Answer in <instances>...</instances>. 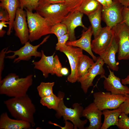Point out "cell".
Masks as SVG:
<instances>
[{
  "instance_id": "obj_36",
  "label": "cell",
  "mask_w": 129,
  "mask_h": 129,
  "mask_svg": "<svg viewBox=\"0 0 129 129\" xmlns=\"http://www.w3.org/2000/svg\"><path fill=\"white\" fill-rule=\"evenodd\" d=\"M9 16L7 11L4 9L0 8V20L1 21L9 22Z\"/></svg>"
},
{
  "instance_id": "obj_9",
  "label": "cell",
  "mask_w": 129,
  "mask_h": 129,
  "mask_svg": "<svg viewBox=\"0 0 129 129\" xmlns=\"http://www.w3.org/2000/svg\"><path fill=\"white\" fill-rule=\"evenodd\" d=\"M124 6L118 0H113L112 3L102 7V20L106 26L112 28L122 22V14Z\"/></svg>"
},
{
  "instance_id": "obj_41",
  "label": "cell",
  "mask_w": 129,
  "mask_h": 129,
  "mask_svg": "<svg viewBox=\"0 0 129 129\" xmlns=\"http://www.w3.org/2000/svg\"><path fill=\"white\" fill-rule=\"evenodd\" d=\"M118 0L124 7H127L129 5V0Z\"/></svg>"
},
{
  "instance_id": "obj_30",
  "label": "cell",
  "mask_w": 129,
  "mask_h": 129,
  "mask_svg": "<svg viewBox=\"0 0 129 129\" xmlns=\"http://www.w3.org/2000/svg\"><path fill=\"white\" fill-rule=\"evenodd\" d=\"M118 118L117 127L120 129H129V117L127 115L121 112Z\"/></svg>"
},
{
  "instance_id": "obj_16",
  "label": "cell",
  "mask_w": 129,
  "mask_h": 129,
  "mask_svg": "<svg viewBox=\"0 0 129 129\" xmlns=\"http://www.w3.org/2000/svg\"><path fill=\"white\" fill-rule=\"evenodd\" d=\"M102 111L100 110L93 102L84 109L82 117L86 118L90 122L86 129H100L102 124L101 122Z\"/></svg>"
},
{
  "instance_id": "obj_12",
  "label": "cell",
  "mask_w": 129,
  "mask_h": 129,
  "mask_svg": "<svg viewBox=\"0 0 129 129\" xmlns=\"http://www.w3.org/2000/svg\"><path fill=\"white\" fill-rule=\"evenodd\" d=\"M104 64L102 59L100 56L98 57L90 71L78 79L77 81L81 83V87L85 94L87 92L89 87L93 86V81L97 75H100L101 78L105 77V70L103 67Z\"/></svg>"
},
{
  "instance_id": "obj_13",
  "label": "cell",
  "mask_w": 129,
  "mask_h": 129,
  "mask_svg": "<svg viewBox=\"0 0 129 129\" xmlns=\"http://www.w3.org/2000/svg\"><path fill=\"white\" fill-rule=\"evenodd\" d=\"M113 36L111 28L107 26L102 27L91 42L92 51L99 56L101 55L109 45Z\"/></svg>"
},
{
  "instance_id": "obj_3",
  "label": "cell",
  "mask_w": 129,
  "mask_h": 129,
  "mask_svg": "<svg viewBox=\"0 0 129 129\" xmlns=\"http://www.w3.org/2000/svg\"><path fill=\"white\" fill-rule=\"evenodd\" d=\"M33 77L32 74L20 78L14 73L8 74L0 81V94L12 97L26 95L32 84Z\"/></svg>"
},
{
  "instance_id": "obj_26",
  "label": "cell",
  "mask_w": 129,
  "mask_h": 129,
  "mask_svg": "<svg viewBox=\"0 0 129 129\" xmlns=\"http://www.w3.org/2000/svg\"><path fill=\"white\" fill-rule=\"evenodd\" d=\"M60 100L59 97L56 96L54 94L49 96L41 98L40 102L43 106L56 111L58 109Z\"/></svg>"
},
{
  "instance_id": "obj_42",
  "label": "cell",
  "mask_w": 129,
  "mask_h": 129,
  "mask_svg": "<svg viewBox=\"0 0 129 129\" xmlns=\"http://www.w3.org/2000/svg\"><path fill=\"white\" fill-rule=\"evenodd\" d=\"M102 6V7H105L107 6L108 5L105 0H96Z\"/></svg>"
},
{
  "instance_id": "obj_10",
  "label": "cell",
  "mask_w": 129,
  "mask_h": 129,
  "mask_svg": "<svg viewBox=\"0 0 129 129\" xmlns=\"http://www.w3.org/2000/svg\"><path fill=\"white\" fill-rule=\"evenodd\" d=\"M64 53L69 60L71 68V73L67 77L69 82L74 83L78 79L77 67L79 59L83 54V50L80 48L65 45L59 50Z\"/></svg>"
},
{
  "instance_id": "obj_1",
  "label": "cell",
  "mask_w": 129,
  "mask_h": 129,
  "mask_svg": "<svg viewBox=\"0 0 129 129\" xmlns=\"http://www.w3.org/2000/svg\"><path fill=\"white\" fill-rule=\"evenodd\" d=\"M84 0H70L47 5L39 6L35 10L52 26L61 23L70 12L78 10Z\"/></svg>"
},
{
  "instance_id": "obj_39",
  "label": "cell",
  "mask_w": 129,
  "mask_h": 129,
  "mask_svg": "<svg viewBox=\"0 0 129 129\" xmlns=\"http://www.w3.org/2000/svg\"><path fill=\"white\" fill-rule=\"evenodd\" d=\"M69 72L68 69L65 67H62L61 71V73L62 76L67 75Z\"/></svg>"
},
{
  "instance_id": "obj_11",
  "label": "cell",
  "mask_w": 129,
  "mask_h": 129,
  "mask_svg": "<svg viewBox=\"0 0 129 129\" xmlns=\"http://www.w3.org/2000/svg\"><path fill=\"white\" fill-rule=\"evenodd\" d=\"M26 17V11L20 7L17 8L13 23V29L16 36L19 38L22 44L29 40V31Z\"/></svg>"
},
{
  "instance_id": "obj_27",
  "label": "cell",
  "mask_w": 129,
  "mask_h": 129,
  "mask_svg": "<svg viewBox=\"0 0 129 129\" xmlns=\"http://www.w3.org/2000/svg\"><path fill=\"white\" fill-rule=\"evenodd\" d=\"M54 84V82H41L37 88L39 95L41 98L54 94L53 88Z\"/></svg>"
},
{
  "instance_id": "obj_28",
  "label": "cell",
  "mask_w": 129,
  "mask_h": 129,
  "mask_svg": "<svg viewBox=\"0 0 129 129\" xmlns=\"http://www.w3.org/2000/svg\"><path fill=\"white\" fill-rule=\"evenodd\" d=\"M51 34H54L57 38L68 33L66 26L61 23H58L51 26Z\"/></svg>"
},
{
  "instance_id": "obj_32",
  "label": "cell",
  "mask_w": 129,
  "mask_h": 129,
  "mask_svg": "<svg viewBox=\"0 0 129 129\" xmlns=\"http://www.w3.org/2000/svg\"><path fill=\"white\" fill-rule=\"evenodd\" d=\"M69 37L68 33L65 34L58 38V41L56 44L55 49L58 50L61 48L66 44V43L69 40Z\"/></svg>"
},
{
  "instance_id": "obj_25",
  "label": "cell",
  "mask_w": 129,
  "mask_h": 129,
  "mask_svg": "<svg viewBox=\"0 0 129 129\" xmlns=\"http://www.w3.org/2000/svg\"><path fill=\"white\" fill-rule=\"evenodd\" d=\"M102 7V5L96 0H84L78 10L88 16Z\"/></svg>"
},
{
  "instance_id": "obj_40",
  "label": "cell",
  "mask_w": 129,
  "mask_h": 129,
  "mask_svg": "<svg viewBox=\"0 0 129 129\" xmlns=\"http://www.w3.org/2000/svg\"><path fill=\"white\" fill-rule=\"evenodd\" d=\"M121 81L122 83L124 85L129 84V74L125 78L122 79Z\"/></svg>"
},
{
  "instance_id": "obj_5",
  "label": "cell",
  "mask_w": 129,
  "mask_h": 129,
  "mask_svg": "<svg viewBox=\"0 0 129 129\" xmlns=\"http://www.w3.org/2000/svg\"><path fill=\"white\" fill-rule=\"evenodd\" d=\"M29 29V41L32 42L42 36L51 34V26L45 19L37 12L25 10Z\"/></svg>"
},
{
  "instance_id": "obj_34",
  "label": "cell",
  "mask_w": 129,
  "mask_h": 129,
  "mask_svg": "<svg viewBox=\"0 0 129 129\" xmlns=\"http://www.w3.org/2000/svg\"><path fill=\"white\" fill-rule=\"evenodd\" d=\"M118 108L121 109V112L127 115L129 113V95H127L126 100L120 105Z\"/></svg>"
},
{
  "instance_id": "obj_7",
  "label": "cell",
  "mask_w": 129,
  "mask_h": 129,
  "mask_svg": "<svg viewBox=\"0 0 129 129\" xmlns=\"http://www.w3.org/2000/svg\"><path fill=\"white\" fill-rule=\"evenodd\" d=\"M128 95H115L109 92L99 91L93 94V102L97 107L102 111L104 109H115L126 100Z\"/></svg>"
},
{
  "instance_id": "obj_23",
  "label": "cell",
  "mask_w": 129,
  "mask_h": 129,
  "mask_svg": "<svg viewBox=\"0 0 129 129\" xmlns=\"http://www.w3.org/2000/svg\"><path fill=\"white\" fill-rule=\"evenodd\" d=\"M93 61L86 55L83 54L81 56L79 61L77 67L78 79L84 76L90 71L95 63Z\"/></svg>"
},
{
  "instance_id": "obj_31",
  "label": "cell",
  "mask_w": 129,
  "mask_h": 129,
  "mask_svg": "<svg viewBox=\"0 0 129 129\" xmlns=\"http://www.w3.org/2000/svg\"><path fill=\"white\" fill-rule=\"evenodd\" d=\"M62 67L58 56L56 55L54 57L53 70L54 74L58 77H62L61 71Z\"/></svg>"
},
{
  "instance_id": "obj_21",
  "label": "cell",
  "mask_w": 129,
  "mask_h": 129,
  "mask_svg": "<svg viewBox=\"0 0 129 129\" xmlns=\"http://www.w3.org/2000/svg\"><path fill=\"white\" fill-rule=\"evenodd\" d=\"M0 6L6 10L9 13L10 20L7 32L10 35L13 29V23L15 18L16 10L20 7L19 0H0Z\"/></svg>"
},
{
  "instance_id": "obj_37",
  "label": "cell",
  "mask_w": 129,
  "mask_h": 129,
  "mask_svg": "<svg viewBox=\"0 0 129 129\" xmlns=\"http://www.w3.org/2000/svg\"><path fill=\"white\" fill-rule=\"evenodd\" d=\"M122 22L129 27V10L127 7H124L122 14Z\"/></svg>"
},
{
  "instance_id": "obj_15",
  "label": "cell",
  "mask_w": 129,
  "mask_h": 129,
  "mask_svg": "<svg viewBox=\"0 0 129 129\" xmlns=\"http://www.w3.org/2000/svg\"><path fill=\"white\" fill-rule=\"evenodd\" d=\"M109 74L107 77L105 76L103 82L104 88L108 91L115 95H129V88L124 86L121 82L120 78L116 76L108 67Z\"/></svg>"
},
{
  "instance_id": "obj_2",
  "label": "cell",
  "mask_w": 129,
  "mask_h": 129,
  "mask_svg": "<svg viewBox=\"0 0 129 129\" xmlns=\"http://www.w3.org/2000/svg\"><path fill=\"white\" fill-rule=\"evenodd\" d=\"M11 115L16 119L27 121L32 127L35 123L34 115L36 107L27 94L12 97L4 101Z\"/></svg>"
},
{
  "instance_id": "obj_8",
  "label": "cell",
  "mask_w": 129,
  "mask_h": 129,
  "mask_svg": "<svg viewBox=\"0 0 129 129\" xmlns=\"http://www.w3.org/2000/svg\"><path fill=\"white\" fill-rule=\"evenodd\" d=\"M49 37V35L46 36L40 43L36 45H33L31 44L30 41H29L24 44V46L18 50H7L6 54L12 53L13 54L12 55L6 56L5 58L11 59H15L13 62L17 63L22 60L28 61L32 56H34L35 58H41L42 53L41 52L37 50L38 48L46 42Z\"/></svg>"
},
{
  "instance_id": "obj_24",
  "label": "cell",
  "mask_w": 129,
  "mask_h": 129,
  "mask_svg": "<svg viewBox=\"0 0 129 129\" xmlns=\"http://www.w3.org/2000/svg\"><path fill=\"white\" fill-rule=\"evenodd\" d=\"M102 8L87 16L91 24L94 38L98 34L102 28L101 24Z\"/></svg>"
},
{
  "instance_id": "obj_43",
  "label": "cell",
  "mask_w": 129,
  "mask_h": 129,
  "mask_svg": "<svg viewBox=\"0 0 129 129\" xmlns=\"http://www.w3.org/2000/svg\"><path fill=\"white\" fill-rule=\"evenodd\" d=\"M108 6L111 5L113 2V0H105Z\"/></svg>"
},
{
  "instance_id": "obj_4",
  "label": "cell",
  "mask_w": 129,
  "mask_h": 129,
  "mask_svg": "<svg viewBox=\"0 0 129 129\" xmlns=\"http://www.w3.org/2000/svg\"><path fill=\"white\" fill-rule=\"evenodd\" d=\"M60 99L58 109L56 111V117L59 118L62 117L65 121L69 120L73 123L74 129H84V126L87 123V119L81 120L82 113L83 109L81 104L75 103L72 105L73 108H69L65 105L63 101L64 94L62 92L59 91L58 94Z\"/></svg>"
},
{
  "instance_id": "obj_19",
  "label": "cell",
  "mask_w": 129,
  "mask_h": 129,
  "mask_svg": "<svg viewBox=\"0 0 129 129\" xmlns=\"http://www.w3.org/2000/svg\"><path fill=\"white\" fill-rule=\"evenodd\" d=\"M32 126L27 121L10 118L6 112L0 116V129H29Z\"/></svg>"
},
{
  "instance_id": "obj_44",
  "label": "cell",
  "mask_w": 129,
  "mask_h": 129,
  "mask_svg": "<svg viewBox=\"0 0 129 129\" xmlns=\"http://www.w3.org/2000/svg\"><path fill=\"white\" fill-rule=\"evenodd\" d=\"M127 8L129 10V5H128V6L127 7Z\"/></svg>"
},
{
  "instance_id": "obj_20",
  "label": "cell",
  "mask_w": 129,
  "mask_h": 129,
  "mask_svg": "<svg viewBox=\"0 0 129 129\" xmlns=\"http://www.w3.org/2000/svg\"><path fill=\"white\" fill-rule=\"evenodd\" d=\"M42 55L40 59L38 61L33 62L34 68L41 71L45 78H47L49 74L54 75L53 70L54 53L50 56H46L44 54L43 51L41 50Z\"/></svg>"
},
{
  "instance_id": "obj_17",
  "label": "cell",
  "mask_w": 129,
  "mask_h": 129,
  "mask_svg": "<svg viewBox=\"0 0 129 129\" xmlns=\"http://www.w3.org/2000/svg\"><path fill=\"white\" fill-rule=\"evenodd\" d=\"M118 44L113 34L109 45L103 53L99 56L110 69L115 71H118L119 69V62L115 60V54L118 52Z\"/></svg>"
},
{
  "instance_id": "obj_35",
  "label": "cell",
  "mask_w": 129,
  "mask_h": 129,
  "mask_svg": "<svg viewBox=\"0 0 129 129\" xmlns=\"http://www.w3.org/2000/svg\"><path fill=\"white\" fill-rule=\"evenodd\" d=\"M64 1V0H40L39 2L38 6L61 3Z\"/></svg>"
},
{
  "instance_id": "obj_18",
  "label": "cell",
  "mask_w": 129,
  "mask_h": 129,
  "mask_svg": "<svg viewBox=\"0 0 129 129\" xmlns=\"http://www.w3.org/2000/svg\"><path fill=\"white\" fill-rule=\"evenodd\" d=\"M93 32L91 25L85 31H83L80 38L73 41H67L66 45L77 47L85 51L91 56L93 60L96 61L97 57L93 54L91 47V38Z\"/></svg>"
},
{
  "instance_id": "obj_29",
  "label": "cell",
  "mask_w": 129,
  "mask_h": 129,
  "mask_svg": "<svg viewBox=\"0 0 129 129\" xmlns=\"http://www.w3.org/2000/svg\"><path fill=\"white\" fill-rule=\"evenodd\" d=\"M40 0H19L20 7L32 11L36 10L39 5Z\"/></svg>"
},
{
  "instance_id": "obj_14",
  "label": "cell",
  "mask_w": 129,
  "mask_h": 129,
  "mask_svg": "<svg viewBox=\"0 0 129 129\" xmlns=\"http://www.w3.org/2000/svg\"><path fill=\"white\" fill-rule=\"evenodd\" d=\"M83 14L78 10L72 11L70 12L62 21L61 23L64 24L67 27L69 41L76 40L75 30L77 27H82L86 30L88 29L82 22Z\"/></svg>"
},
{
  "instance_id": "obj_45",
  "label": "cell",
  "mask_w": 129,
  "mask_h": 129,
  "mask_svg": "<svg viewBox=\"0 0 129 129\" xmlns=\"http://www.w3.org/2000/svg\"><path fill=\"white\" fill-rule=\"evenodd\" d=\"M64 0V1H68V0Z\"/></svg>"
},
{
  "instance_id": "obj_22",
  "label": "cell",
  "mask_w": 129,
  "mask_h": 129,
  "mask_svg": "<svg viewBox=\"0 0 129 129\" xmlns=\"http://www.w3.org/2000/svg\"><path fill=\"white\" fill-rule=\"evenodd\" d=\"M104 120L101 129H107L112 125H118V117L121 112L119 108L112 110L104 109L102 110Z\"/></svg>"
},
{
  "instance_id": "obj_38",
  "label": "cell",
  "mask_w": 129,
  "mask_h": 129,
  "mask_svg": "<svg viewBox=\"0 0 129 129\" xmlns=\"http://www.w3.org/2000/svg\"><path fill=\"white\" fill-rule=\"evenodd\" d=\"M9 24V22H6L4 21H1L0 22V37H3L5 33L6 32L3 30V27H7V26L6 24Z\"/></svg>"
},
{
  "instance_id": "obj_6",
  "label": "cell",
  "mask_w": 129,
  "mask_h": 129,
  "mask_svg": "<svg viewBox=\"0 0 129 129\" xmlns=\"http://www.w3.org/2000/svg\"><path fill=\"white\" fill-rule=\"evenodd\" d=\"M118 43L119 60H129V27L122 22L111 28Z\"/></svg>"
},
{
  "instance_id": "obj_33",
  "label": "cell",
  "mask_w": 129,
  "mask_h": 129,
  "mask_svg": "<svg viewBox=\"0 0 129 129\" xmlns=\"http://www.w3.org/2000/svg\"><path fill=\"white\" fill-rule=\"evenodd\" d=\"M8 48V47L4 48L0 53V81L2 79V75L4 67V59L5 57V54Z\"/></svg>"
}]
</instances>
